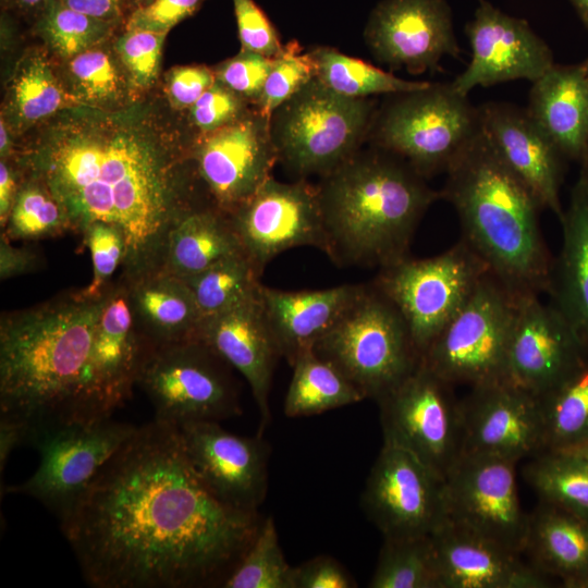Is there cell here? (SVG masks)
I'll return each mask as SVG.
<instances>
[{
	"instance_id": "31",
	"label": "cell",
	"mask_w": 588,
	"mask_h": 588,
	"mask_svg": "<svg viewBox=\"0 0 588 588\" xmlns=\"http://www.w3.org/2000/svg\"><path fill=\"white\" fill-rule=\"evenodd\" d=\"M524 551L531 564L567 588H588V522L540 501L528 514Z\"/></svg>"
},
{
	"instance_id": "60",
	"label": "cell",
	"mask_w": 588,
	"mask_h": 588,
	"mask_svg": "<svg viewBox=\"0 0 588 588\" xmlns=\"http://www.w3.org/2000/svg\"><path fill=\"white\" fill-rule=\"evenodd\" d=\"M568 451H573V452H576L578 454H580L581 456H584L585 458L588 460V440L585 441L583 444H580L579 446H577L576 449L574 450H568Z\"/></svg>"
},
{
	"instance_id": "61",
	"label": "cell",
	"mask_w": 588,
	"mask_h": 588,
	"mask_svg": "<svg viewBox=\"0 0 588 588\" xmlns=\"http://www.w3.org/2000/svg\"><path fill=\"white\" fill-rule=\"evenodd\" d=\"M21 4L26 7H33L41 2L42 0H19Z\"/></svg>"
},
{
	"instance_id": "41",
	"label": "cell",
	"mask_w": 588,
	"mask_h": 588,
	"mask_svg": "<svg viewBox=\"0 0 588 588\" xmlns=\"http://www.w3.org/2000/svg\"><path fill=\"white\" fill-rule=\"evenodd\" d=\"M314 77L316 68L310 52L302 53L299 45L295 40L290 41L273 59L271 71L257 102L258 111L270 119L279 106Z\"/></svg>"
},
{
	"instance_id": "16",
	"label": "cell",
	"mask_w": 588,
	"mask_h": 588,
	"mask_svg": "<svg viewBox=\"0 0 588 588\" xmlns=\"http://www.w3.org/2000/svg\"><path fill=\"white\" fill-rule=\"evenodd\" d=\"M362 506L384 538L431 536L448 519L443 478L389 443L370 469Z\"/></svg>"
},
{
	"instance_id": "2",
	"label": "cell",
	"mask_w": 588,
	"mask_h": 588,
	"mask_svg": "<svg viewBox=\"0 0 588 588\" xmlns=\"http://www.w3.org/2000/svg\"><path fill=\"white\" fill-rule=\"evenodd\" d=\"M47 187L82 233L102 222L124 236L125 272L158 260L166 234L187 210L173 203L172 176L158 151L124 131L62 137L38 161Z\"/></svg>"
},
{
	"instance_id": "46",
	"label": "cell",
	"mask_w": 588,
	"mask_h": 588,
	"mask_svg": "<svg viewBox=\"0 0 588 588\" xmlns=\"http://www.w3.org/2000/svg\"><path fill=\"white\" fill-rule=\"evenodd\" d=\"M272 64L271 58L243 50L220 66L217 78L240 96L258 102Z\"/></svg>"
},
{
	"instance_id": "62",
	"label": "cell",
	"mask_w": 588,
	"mask_h": 588,
	"mask_svg": "<svg viewBox=\"0 0 588 588\" xmlns=\"http://www.w3.org/2000/svg\"><path fill=\"white\" fill-rule=\"evenodd\" d=\"M584 64L588 69V59L584 62Z\"/></svg>"
},
{
	"instance_id": "11",
	"label": "cell",
	"mask_w": 588,
	"mask_h": 588,
	"mask_svg": "<svg viewBox=\"0 0 588 588\" xmlns=\"http://www.w3.org/2000/svg\"><path fill=\"white\" fill-rule=\"evenodd\" d=\"M517 296L488 272L420 363L454 387L504 380Z\"/></svg>"
},
{
	"instance_id": "23",
	"label": "cell",
	"mask_w": 588,
	"mask_h": 588,
	"mask_svg": "<svg viewBox=\"0 0 588 588\" xmlns=\"http://www.w3.org/2000/svg\"><path fill=\"white\" fill-rule=\"evenodd\" d=\"M478 109L481 133L491 147L541 208L561 220L564 157L526 110L503 102L483 103Z\"/></svg>"
},
{
	"instance_id": "48",
	"label": "cell",
	"mask_w": 588,
	"mask_h": 588,
	"mask_svg": "<svg viewBox=\"0 0 588 588\" xmlns=\"http://www.w3.org/2000/svg\"><path fill=\"white\" fill-rule=\"evenodd\" d=\"M238 94L216 81L192 106L195 124L206 133L217 131L242 118Z\"/></svg>"
},
{
	"instance_id": "55",
	"label": "cell",
	"mask_w": 588,
	"mask_h": 588,
	"mask_svg": "<svg viewBox=\"0 0 588 588\" xmlns=\"http://www.w3.org/2000/svg\"><path fill=\"white\" fill-rule=\"evenodd\" d=\"M79 13L98 20H108L119 13L121 0H60Z\"/></svg>"
},
{
	"instance_id": "9",
	"label": "cell",
	"mask_w": 588,
	"mask_h": 588,
	"mask_svg": "<svg viewBox=\"0 0 588 588\" xmlns=\"http://www.w3.org/2000/svg\"><path fill=\"white\" fill-rule=\"evenodd\" d=\"M488 272L479 255L461 238L437 256L406 257L381 268L373 284L400 310L421 357Z\"/></svg>"
},
{
	"instance_id": "22",
	"label": "cell",
	"mask_w": 588,
	"mask_h": 588,
	"mask_svg": "<svg viewBox=\"0 0 588 588\" xmlns=\"http://www.w3.org/2000/svg\"><path fill=\"white\" fill-rule=\"evenodd\" d=\"M197 161L218 208L233 212L271 176L278 161L270 119L257 110L211 132L199 147Z\"/></svg>"
},
{
	"instance_id": "40",
	"label": "cell",
	"mask_w": 588,
	"mask_h": 588,
	"mask_svg": "<svg viewBox=\"0 0 588 588\" xmlns=\"http://www.w3.org/2000/svg\"><path fill=\"white\" fill-rule=\"evenodd\" d=\"M5 231L8 240H36L71 229L68 213L51 191L27 185L17 192Z\"/></svg>"
},
{
	"instance_id": "47",
	"label": "cell",
	"mask_w": 588,
	"mask_h": 588,
	"mask_svg": "<svg viewBox=\"0 0 588 588\" xmlns=\"http://www.w3.org/2000/svg\"><path fill=\"white\" fill-rule=\"evenodd\" d=\"M243 50L274 59L283 50L278 34L254 0H233Z\"/></svg>"
},
{
	"instance_id": "27",
	"label": "cell",
	"mask_w": 588,
	"mask_h": 588,
	"mask_svg": "<svg viewBox=\"0 0 588 588\" xmlns=\"http://www.w3.org/2000/svg\"><path fill=\"white\" fill-rule=\"evenodd\" d=\"M120 282L147 347L197 339L203 317L185 280L152 265L124 272Z\"/></svg>"
},
{
	"instance_id": "26",
	"label": "cell",
	"mask_w": 588,
	"mask_h": 588,
	"mask_svg": "<svg viewBox=\"0 0 588 588\" xmlns=\"http://www.w3.org/2000/svg\"><path fill=\"white\" fill-rule=\"evenodd\" d=\"M197 339L247 381L260 414L261 429L270 421L269 393L280 356L260 292L220 314L204 318Z\"/></svg>"
},
{
	"instance_id": "44",
	"label": "cell",
	"mask_w": 588,
	"mask_h": 588,
	"mask_svg": "<svg viewBox=\"0 0 588 588\" xmlns=\"http://www.w3.org/2000/svg\"><path fill=\"white\" fill-rule=\"evenodd\" d=\"M93 261V280L81 294L88 298L101 296L110 279L126 256V244L122 233L113 225L95 222L83 232Z\"/></svg>"
},
{
	"instance_id": "56",
	"label": "cell",
	"mask_w": 588,
	"mask_h": 588,
	"mask_svg": "<svg viewBox=\"0 0 588 588\" xmlns=\"http://www.w3.org/2000/svg\"><path fill=\"white\" fill-rule=\"evenodd\" d=\"M16 185L15 179L8 167L3 161L0 163V222L1 226H5L14 199L16 197Z\"/></svg>"
},
{
	"instance_id": "36",
	"label": "cell",
	"mask_w": 588,
	"mask_h": 588,
	"mask_svg": "<svg viewBox=\"0 0 588 588\" xmlns=\"http://www.w3.org/2000/svg\"><path fill=\"white\" fill-rule=\"evenodd\" d=\"M316 77L333 91L352 98L378 94H401L425 88L430 82L407 81L331 47L309 51Z\"/></svg>"
},
{
	"instance_id": "59",
	"label": "cell",
	"mask_w": 588,
	"mask_h": 588,
	"mask_svg": "<svg viewBox=\"0 0 588 588\" xmlns=\"http://www.w3.org/2000/svg\"><path fill=\"white\" fill-rule=\"evenodd\" d=\"M9 137L3 119L0 121V151L1 155H7L9 150Z\"/></svg>"
},
{
	"instance_id": "5",
	"label": "cell",
	"mask_w": 588,
	"mask_h": 588,
	"mask_svg": "<svg viewBox=\"0 0 588 588\" xmlns=\"http://www.w3.org/2000/svg\"><path fill=\"white\" fill-rule=\"evenodd\" d=\"M336 262L381 268L408 257L415 230L441 194L401 157L357 151L317 187Z\"/></svg>"
},
{
	"instance_id": "24",
	"label": "cell",
	"mask_w": 588,
	"mask_h": 588,
	"mask_svg": "<svg viewBox=\"0 0 588 588\" xmlns=\"http://www.w3.org/2000/svg\"><path fill=\"white\" fill-rule=\"evenodd\" d=\"M147 348L135 328L122 283H110L94 336L89 421L111 418L131 396Z\"/></svg>"
},
{
	"instance_id": "7",
	"label": "cell",
	"mask_w": 588,
	"mask_h": 588,
	"mask_svg": "<svg viewBox=\"0 0 588 588\" xmlns=\"http://www.w3.org/2000/svg\"><path fill=\"white\" fill-rule=\"evenodd\" d=\"M376 112L370 99L340 95L314 77L270 117L278 161L299 176H324L358 151Z\"/></svg>"
},
{
	"instance_id": "15",
	"label": "cell",
	"mask_w": 588,
	"mask_h": 588,
	"mask_svg": "<svg viewBox=\"0 0 588 588\" xmlns=\"http://www.w3.org/2000/svg\"><path fill=\"white\" fill-rule=\"evenodd\" d=\"M229 217L244 254L260 274L290 248L313 246L330 255L318 188L303 180L283 183L270 176Z\"/></svg>"
},
{
	"instance_id": "35",
	"label": "cell",
	"mask_w": 588,
	"mask_h": 588,
	"mask_svg": "<svg viewBox=\"0 0 588 588\" xmlns=\"http://www.w3.org/2000/svg\"><path fill=\"white\" fill-rule=\"evenodd\" d=\"M538 399L546 450H574L588 440V359Z\"/></svg>"
},
{
	"instance_id": "28",
	"label": "cell",
	"mask_w": 588,
	"mask_h": 588,
	"mask_svg": "<svg viewBox=\"0 0 588 588\" xmlns=\"http://www.w3.org/2000/svg\"><path fill=\"white\" fill-rule=\"evenodd\" d=\"M364 284L283 291L261 285L260 297L280 356L292 366L334 324Z\"/></svg>"
},
{
	"instance_id": "10",
	"label": "cell",
	"mask_w": 588,
	"mask_h": 588,
	"mask_svg": "<svg viewBox=\"0 0 588 588\" xmlns=\"http://www.w3.org/2000/svg\"><path fill=\"white\" fill-rule=\"evenodd\" d=\"M229 364L198 339L148 347L137 382L155 419L180 426L240 414Z\"/></svg>"
},
{
	"instance_id": "14",
	"label": "cell",
	"mask_w": 588,
	"mask_h": 588,
	"mask_svg": "<svg viewBox=\"0 0 588 588\" xmlns=\"http://www.w3.org/2000/svg\"><path fill=\"white\" fill-rule=\"evenodd\" d=\"M516 463L463 453L445 475L443 489L449 522L522 553L528 514L518 499Z\"/></svg>"
},
{
	"instance_id": "17",
	"label": "cell",
	"mask_w": 588,
	"mask_h": 588,
	"mask_svg": "<svg viewBox=\"0 0 588 588\" xmlns=\"http://www.w3.org/2000/svg\"><path fill=\"white\" fill-rule=\"evenodd\" d=\"M587 359L588 351L554 305L537 294L517 296L504 380L539 397Z\"/></svg>"
},
{
	"instance_id": "52",
	"label": "cell",
	"mask_w": 588,
	"mask_h": 588,
	"mask_svg": "<svg viewBox=\"0 0 588 588\" xmlns=\"http://www.w3.org/2000/svg\"><path fill=\"white\" fill-rule=\"evenodd\" d=\"M216 75L206 66H182L170 76L169 93L177 107H192L216 83Z\"/></svg>"
},
{
	"instance_id": "8",
	"label": "cell",
	"mask_w": 588,
	"mask_h": 588,
	"mask_svg": "<svg viewBox=\"0 0 588 588\" xmlns=\"http://www.w3.org/2000/svg\"><path fill=\"white\" fill-rule=\"evenodd\" d=\"M480 132L479 109L450 84L395 94L376 112V147L408 162L424 177L446 172Z\"/></svg>"
},
{
	"instance_id": "37",
	"label": "cell",
	"mask_w": 588,
	"mask_h": 588,
	"mask_svg": "<svg viewBox=\"0 0 588 588\" xmlns=\"http://www.w3.org/2000/svg\"><path fill=\"white\" fill-rule=\"evenodd\" d=\"M260 273L244 253L228 256L185 280L203 319L230 309L259 294Z\"/></svg>"
},
{
	"instance_id": "57",
	"label": "cell",
	"mask_w": 588,
	"mask_h": 588,
	"mask_svg": "<svg viewBox=\"0 0 588 588\" xmlns=\"http://www.w3.org/2000/svg\"><path fill=\"white\" fill-rule=\"evenodd\" d=\"M583 23L588 27V0H571Z\"/></svg>"
},
{
	"instance_id": "25",
	"label": "cell",
	"mask_w": 588,
	"mask_h": 588,
	"mask_svg": "<svg viewBox=\"0 0 588 588\" xmlns=\"http://www.w3.org/2000/svg\"><path fill=\"white\" fill-rule=\"evenodd\" d=\"M438 588H543L548 576L518 552L446 519L432 535Z\"/></svg>"
},
{
	"instance_id": "49",
	"label": "cell",
	"mask_w": 588,
	"mask_h": 588,
	"mask_svg": "<svg viewBox=\"0 0 588 588\" xmlns=\"http://www.w3.org/2000/svg\"><path fill=\"white\" fill-rule=\"evenodd\" d=\"M70 69L84 94L90 99H106L118 89V74L108 57L99 50H86L75 56Z\"/></svg>"
},
{
	"instance_id": "32",
	"label": "cell",
	"mask_w": 588,
	"mask_h": 588,
	"mask_svg": "<svg viewBox=\"0 0 588 588\" xmlns=\"http://www.w3.org/2000/svg\"><path fill=\"white\" fill-rule=\"evenodd\" d=\"M238 253L244 252L228 213L220 209L188 210L169 228L155 265L188 280Z\"/></svg>"
},
{
	"instance_id": "42",
	"label": "cell",
	"mask_w": 588,
	"mask_h": 588,
	"mask_svg": "<svg viewBox=\"0 0 588 588\" xmlns=\"http://www.w3.org/2000/svg\"><path fill=\"white\" fill-rule=\"evenodd\" d=\"M14 100L19 114L27 121L39 120L59 109L62 90L44 59L34 58L21 71L14 84Z\"/></svg>"
},
{
	"instance_id": "19",
	"label": "cell",
	"mask_w": 588,
	"mask_h": 588,
	"mask_svg": "<svg viewBox=\"0 0 588 588\" xmlns=\"http://www.w3.org/2000/svg\"><path fill=\"white\" fill-rule=\"evenodd\" d=\"M463 453L518 462L546 451L538 396L506 381L471 387L460 400Z\"/></svg>"
},
{
	"instance_id": "43",
	"label": "cell",
	"mask_w": 588,
	"mask_h": 588,
	"mask_svg": "<svg viewBox=\"0 0 588 588\" xmlns=\"http://www.w3.org/2000/svg\"><path fill=\"white\" fill-rule=\"evenodd\" d=\"M45 27L53 48L64 57L86 51L107 29L105 20L90 17L61 2L49 10Z\"/></svg>"
},
{
	"instance_id": "58",
	"label": "cell",
	"mask_w": 588,
	"mask_h": 588,
	"mask_svg": "<svg viewBox=\"0 0 588 588\" xmlns=\"http://www.w3.org/2000/svg\"><path fill=\"white\" fill-rule=\"evenodd\" d=\"M581 169L579 174V181L588 193V149L586 150L583 159L580 160Z\"/></svg>"
},
{
	"instance_id": "30",
	"label": "cell",
	"mask_w": 588,
	"mask_h": 588,
	"mask_svg": "<svg viewBox=\"0 0 588 588\" xmlns=\"http://www.w3.org/2000/svg\"><path fill=\"white\" fill-rule=\"evenodd\" d=\"M560 222L562 246L547 294L588 351V193L579 180Z\"/></svg>"
},
{
	"instance_id": "29",
	"label": "cell",
	"mask_w": 588,
	"mask_h": 588,
	"mask_svg": "<svg viewBox=\"0 0 588 588\" xmlns=\"http://www.w3.org/2000/svg\"><path fill=\"white\" fill-rule=\"evenodd\" d=\"M527 113L564 159L580 162L588 149V70L553 64L532 82Z\"/></svg>"
},
{
	"instance_id": "3",
	"label": "cell",
	"mask_w": 588,
	"mask_h": 588,
	"mask_svg": "<svg viewBox=\"0 0 588 588\" xmlns=\"http://www.w3.org/2000/svg\"><path fill=\"white\" fill-rule=\"evenodd\" d=\"M108 287L97 298L76 292L0 322V415L35 427L88 418L96 326Z\"/></svg>"
},
{
	"instance_id": "45",
	"label": "cell",
	"mask_w": 588,
	"mask_h": 588,
	"mask_svg": "<svg viewBox=\"0 0 588 588\" xmlns=\"http://www.w3.org/2000/svg\"><path fill=\"white\" fill-rule=\"evenodd\" d=\"M168 33L148 29H127L118 49L138 86L149 85L157 76L162 44Z\"/></svg>"
},
{
	"instance_id": "4",
	"label": "cell",
	"mask_w": 588,
	"mask_h": 588,
	"mask_svg": "<svg viewBox=\"0 0 588 588\" xmlns=\"http://www.w3.org/2000/svg\"><path fill=\"white\" fill-rule=\"evenodd\" d=\"M445 173L441 198L489 271L516 295L548 293L553 258L540 229L542 208L481 130Z\"/></svg>"
},
{
	"instance_id": "53",
	"label": "cell",
	"mask_w": 588,
	"mask_h": 588,
	"mask_svg": "<svg viewBox=\"0 0 588 588\" xmlns=\"http://www.w3.org/2000/svg\"><path fill=\"white\" fill-rule=\"evenodd\" d=\"M30 429L26 421L0 415V473L2 474L9 457L19 446L28 444Z\"/></svg>"
},
{
	"instance_id": "20",
	"label": "cell",
	"mask_w": 588,
	"mask_h": 588,
	"mask_svg": "<svg viewBox=\"0 0 588 588\" xmlns=\"http://www.w3.org/2000/svg\"><path fill=\"white\" fill-rule=\"evenodd\" d=\"M475 16L465 28L471 60L452 83L467 96L476 86L541 77L553 64L549 46L522 19L511 16L487 0H478Z\"/></svg>"
},
{
	"instance_id": "38",
	"label": "cell",
	"mask_w": 588,
	"mask_h": 588,
	"mask_svg": "<svg viewBox=\"0 0 588 588\" xmlns=\"http://www.w3.org/2000/svg\"><path fill=\"white\" fill-rule=\"evenodd\" d=\"M371 588H438L431 536L384 538Z\"/></svg>"
},
{
	"instance_id": "34",
	"label": "cell",
	"mask_w": 588,
	"mask_h": 588,
	"mask_svg": "<svg viewBox=\"0 0 588 588\" xmlns=\"http://www.w3.org/2000/svg\"><path fill=\"white\" fill-rule=\"evenodd\" d=\"M540 501L588 522V460L573 451L546 450L524 468Z\"/></svg>"
},
{
	"instance_id": "63",
	"label": "cell",
	"mask_w": 588,
	"mask_h": 588,
	"mask_svg": "<svg viewBox=\"0 0 588 588\" xmlns=\"http://www.w3.org/2000/svg\"><path fill=\"white\" fill-rule=\"evenodd\" d=\"M140 1H149V0H140Z\"/></svg>"
},
{
	"instance_id": "33",
	"label": "cell",
	"mask_w": 588,
	"mask_h": 588,
	"mask_svg": "<svg viewBox=\"0 0 588 588\" xmlns=\"http://www.w3.org/2000/svg\"><path fill=\"white\" fill-rule=\"evenodd\" d=\"M285 399L287 417H304L358 403L365 395L334 365L314 350L302 353L294 364Z\"/></svg>"
},
{
	"instance_id": "39",
	"label": "cell",
	"mask_w": 588,
	"mask_h": 588,
	"mask_svg": "<svg viewBox=\"0 0 588 588\" xmlns=\"http://www.w3.org/2000/svg\"><path fill=\"white\" fill-rule=\"evenodd\" d=\"M293 569L279 544L274 522L268 517L222 587L293 588Z\"/></svg>"
},
{
	"instance_id": "51",
	"label": "cell",
	"mask_w": 588,
	"mask_h": 588,
	"mask_svg": "<svg viewBox=\"0 0 588 588\" xmlns=\"http://www.w3.org/2000/svg\"><path fill=\"white\" fill-rule=\"evenodd\" d=\"M356 587L341 564L330 556H317L293 569V588Z\"/></svg>"
},
{
	"instance_id": "12",
	"label": "cell",
	"mask_w": 588,
	"mask_h": 588,
	"mask_svg": "<svg viewBox=\"0 0 588 588\" xmlns=\"http://www.w3.org/2000/svg\"><path fill=\"white\" fill-rule=\"evenodd\" d=\"M136 429L111 418L35 427L28 444L37 450L39 465L24 482L4 487L5 492L36 499L61 522Z\"/></svg>"
},
{
	"instance_id": "54",
	"label": "cell",
	"mask_w": 588,
	"mask_h": 588,
	"mask_svg": "<svg viewBox=\"0 0 588 588\" xmlns=\"http://www.w3.org/2000/svg\"><path fill=\"white\" fill-rule=\"evenodd\" d=\"M38 257L30 249L13 247L10 240L1 235L0 277L2 280L23 274L37 268Z\"/></svg>"
},
{
	"instance_id": "6",
	"label": "cell",
	"mask_w": 588,
	"mask_h": 588,
	"mask_svg": "<svg viewBox=\"0 0 588 588\" xmlns=\"http://www.w3.org/2000/svg\"><path fill=\"white\" fill-rule=\"evenodd\" d=\"M313 350L376 401L420 363L403 316L375 284L363 286Z\"/></svg>"
},
{
	"instance_id": "64",
	"label": "cell",
	"mask_w": 588,
	"mask_h": 588,
	"mask_svg": "<svg viewBox=\"0 0 588 588\" xmlns=\"http://www.w3.org/2000/svg\"><path fill=\"white\" fill-rule=\"evenodd\" d=\"M588 70V69H587Z\"/></svg>"
},
{
	"instance_id": "18",
	"label": "cell",
	"mask_w": 588,
	"mask_h": 588,
	"mask_svg": "<svg viewBox=\"0 0 588 588\" xmlns=\"http://www.w3.org/2000/svg\"><path fill=\"white\" fill-rule=\"evenodd\" d=\"M365 39L379 62L414 74L462 52L445 0H383L370 15Z\"/></svg>"
},
{
	"instance_id": "50",
	"label": "cell",
	"mask_w": 588,
	"mask_h": 588,
	"mask_svg": "<svg viewBox=\"0 0 588 588\" xmlns=\"http://www.w3.org/2000/svg\"><path fill=\"white\" fill-rule=\"evenodd\" d=\"M200 0H154L133 12L127 29L168 33L176 23L195 11Z\"/></svg>"
},
{
	"instance_id": "1",
	"label": "cell",
	"mask_w": 588,
	"mask_h": 588,
	"mask_svg": "<svg viewBox=\"0 0 588 588\" xmlns=\"http://www.w3.org/2000/svg\"><path fill=\"white\" fill-rule=\"evenodd\" d=\"M261 523L201 479L177 426L137 427L60 522L96 588H191L225 581Z\"/></svg>"
},
{
	"instance_id": "21",
	"label": "cell",
	"mask_w": 588,
	"mask_h": 588,
	"mask_svg": "<svg viewBox=\"0 0 588 588\" xmlns=\"http://www.w3.org/2000/svg\"><path fill=\"white\" fill-rule=\"evenodd\" d=\"M177 428L192 464L210 490L232 507L257 512L268 486V451L260 436H237L211 420Z\"/></svg>"
},
{
	"instance_id": "13",
	"label": "cell",
	"mask_w": 588,
	"mask_h": 588,
	"mask_svg": "<svg viewBox=\"0 0 588 588\" xmlns=\"http://www.w3.org/2000/svg\"><path fill=\"white\" fill-rule=\"evenodd\" d=\"M453 388L419 363L377 401L383 443L408 451L443 479L463 451L461 404Z\"/></svg>"
}]
</instances>
